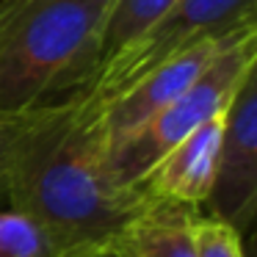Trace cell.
I'll return each mask as SVG.
<instances>
[{"mask_svg":"<svg viewBox=\"0 0 257 257\" xmlns=\"http://www.w3.org/2000/svg\"><path fill=\"white\" fill-rule=\"evenodd\" d=\"M202 213L243 238L257 213V67L246 72L224 111L216 177Z\"/></svg>","mask_w":257,"mask_h":257,"instance_id":"obj_5","label":"cell"},{"mask_svg":"<svg viewBox=\"0 0 257 257\" xmlns=\"http://www.w3.org/2000/svg\"><path fill=\"white\" fill-rule=\"evenodd\" d=\"M174 3L177 0H113L105 28H102V64L139 39Z\"/></svg>","mask_w":257,"mask_h":257,"instance_id":"obj_9","label":"cell"},{"mask_svg":"<svg viewBox=\"0 0 257 257\" xmlns=\"http://www.w3.org/2000/svg\"><path fill=\"white\" fill-rule=\"evenodd\" d=\"M202 207L144 199L113 240L127 257H199L196 224Z\"/></svg>","mask_w":257,"mask_h":257,"instance_id":"obj_8","label":"cell"},{"mask_svg":"<svg viewBox=\"0 0 257 257\" xmlns=\"http://www.w3.org/2000/svg\"><path fill=\"white\" fill-rule=\"evenodd\" d=\"M196 246L199 257H246L243 238L229 224L202 213L196 224Z\"/></svg>","mask_w":257,"mask_h":257,"instance_id":"obj_11","label":"cell"},{"mask_svg":"<svg viewBox=\"0 0 257 257\" xmlns=\"http://www.w3.org/2000/svg\"><path fill=\"white\" fill-rule=\"evenodd\" d=\"M0 257H53V251L28 216L0 205Z\"/></svg>","mask_w":257,"mask_h":257,"instance_id":"obj_10","label":"cell"},{"mask_svg":"<svg viewBox=\"0 0 257 257\" xmlns=\"http://www.w3.org/2000/svg\"><path fill=\"white\" fill-rule=\"evenodd\" d=\"M221 130L224 113H218V116L207 119L205 124H199L194 133H188L183 141H177L136 185L141 196L202 207L210 194L213 177H216Z\"/></svg>","mask_w":257,"mask_h":257,"instance_id":"obj_7","label":"cell"},{"mask_svg":"<svg viewBox=\"0 0 257 257\" xmlns=\"http://www.w3.org/2000/svg\"><path fill=\"white\" fill-rule=\"evenodd\" d=\"M251 25H257V0H177L139 39L108 58L86 89L108 105L169 58Z\"/></svg>","mask_w":257,"mask_h":257,"instance_id":"obj_4","label":"cell"},{"mask_svg":"<svg viewBox=\"0 0 257 257\" xmlns=\"http://www.w3.org/2000/svg\"><path fill=\"white\" fill-rule=\"evenodd\" d=\"M141 202L111 172L105 102L94 91L36 111L9 169L6 205L42 229L53 257L113 240Z\"/></svg>","mask_w":257,"mask_h":257,"instance_id":"obj_1","label":"cell"},{"mask_svg":"<svg viewBox=\"0 0 257 257\" xmlns=\"http://www.w3.org/2000/svg\"><path fill=\"white\" fill-rule=\"evenodd\" d=\"M34 116H36V111H31V113H0V205H6L9 169H12L14 152H17L25 130L31 127Z\"/></svg>","mask_w":257,"mask_h":257,"instance_id":"obj_12","label":"cell"},{"mask_svg":"<svg viewBox=\"0 0 257 257\" xmlns=\"http://www.w3.org/2000/svg\"><path fill=\"white\" fill-rule=\"evenodd\" d=\"M58 257H127V254H124V251L119 249L116 240H102V243L83 246V249L67 251V254H58Z\"/></svg>","mask_w":257,"mask_h":257,"instance_id":"obj_13","label":"cell"},{"mask_svg":"<svg viewBox=\"0 0 257 257\" xmlns=\"http://www.w3.org/2000/svg\"><path fill=\"white\" fill-rule=\"evenodd\" d=\"M229 39V36H227ZM227 39H213L169 58L166 64L147 72L141 80H136L127 91L111 100L105 105V122H108V139L111 150L122 144L127 136H133L141 124H147L158 111L169 105L177 94H183L191 83L202 75V69L213 61Z\"/></svg>","mask_w":257,"mask_h":257,"instance_id":"obj_6","label":"cell"},{"mask_svg":"<svg viewBox=\"0 0 257 257\" xmlns=\"http://www.w3.org/2000/svg\"><path fill=\"white\" fill-rule=\"evenodd\" d=\"M257 67V25L232 34L202 75L158 111L147 124L111 150V172L119 185L136 188L147 172L177 141L194 133L207 119L224 113L249 69Z\"/></svg>","mask_w":257,"mask_h":257,"instance_id":"obj_3","label":"cell"},{"mask_svg":"<svg viewBox=\"0 0 257 257\" xmlns=\"http://www.w3.org/2000/svg\"><path fill=\"white\" fill-rule=\"evenodd\" d=\"M113 0H0V113H31L78 94L102 64Z\"/></svg>","mask_w":257,"mask_h":257,"instance_id":"obj_2","label":"cell"}]
</instances>
